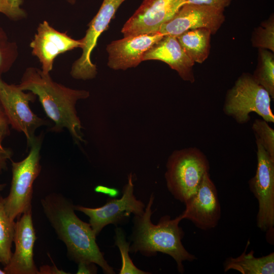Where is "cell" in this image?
<instances>
[{
  "mask_svg": "<svg viewBox=\"0 0 274 274\" xmlns=\"http://www.w3.org/2000/svg\"><path fill=\"white\" fill-rule=\"evenodd\" d=\"M43 212L59 239L65 245L67 255L77 263L92 262L107 274L115 273L100 251L96 235L89 223L79 219L74 205L63 195L51 193L41 200Z\"/></svg>",
  "mask_w": 274,
  "mask_h": 274,
  "instance_id": "1",
  "label": "cell"
},
{
  "mask_svg": "<svg viewBox=\"0 0 274 274\" xmlns=\"http://www.w3.org/2000/svg\"><path fill=\"white\" fill-rule=\"evenodd\" d=\"M18 85L38 97L46 115L54 123L52 131L60 132L65 128L75 143L85 142L76 105L79 100L89 96L88 91L66 87L53 81L50 73L32 66L25 70Z\"/></svg>",
  "mask_w": 274,
  "mask_h": 274,
  "instance_id": "2",
  "label": "cell"
},
{
  "mask_svg": "<svg viewBox=\"0 0 274 274\" xmlns=\"http://www.w3.org/2000/svg\"><path fill=\"white\" fill-rule=\"evenodd\" d=\"M154 195L152 194L144 213L134 216L131 241V253L140 252L145 256H155L158 252L167 254L176 262L180 273L184 272V261L192 262L197 258L184 247L182 239L184 231L179 226L181 215L171 219L169 215L162 216L157 224L151 221L152 206Z\"/></svg>",
  "mask_w": 274,
  "mask_h": 274,
  "instance_id": "3",
  "label": "cell"
},
{
  "mask_svg": "<svg viewBox=\"0 0 274 274\" xmlns=\"http://www.w3.org/2000/svg\"><path fill=\"white\" fill-rule=\"evenodd\" d=\"M165 179L174 197L185 203L197 191L204 175L209 173L206 156L199 149L190 147L174 151L166 164Z\"/></svg>",
  "mask_w": 274,
  "mask_h": 274,
  "instance_id": "4",
  "label": "cell"
},
{
  "mask_svg": "<svg viewBox=\"0 0 274 274\" xmlns=\"http://www.w3.org/2000/svg\"><path fill=\"white\" fill-rule=\"evenodd\" d=\"M43 139L42 133L36 135L29 145V151L24 159L18 162L11 160L12 178L4 204L8 216L13 221L31 209L33 184L41 169L40 161Z\"/></svg>",
  "mask_w": 274,
  "mask_h": 274,
  "instance_id": "5",
  "label": "cell"
},
{
  "mask_svg": "<svg viewBox=\"0 0 274 274\" xmlns=\"http://www.w3.org/2000/svg\"><path fill=\"white\" fill-rule=\"evenodd\" d=\"M271 97L254 79L252 75L243 73L226 93L223 110L239 124H245L254 112L267 122H274L270 108Z\"/></svg>",
  "mask_w": 274,
  "mask_h": 274,
  "instance_id": "6",
  "label": "cell"
},
{
  "mask_svg": "<svg viewBox=\"0 0 274 274\" xmlns=\"http://www.w3.org/2000/svg\"><path fill=\"white\" fill-rule=\"evenodd\" d=\"M257 164L255 176L248 182L249 188L258 202L257 227L266 232L267 239L273 243L274 159L256 141Z\"/></svg>",
  "mask_w": 274,
  "mask_h": 274,
  "instance_id": "7",
  "label": "cell"
},
{
  "mask_svg": "<svg viewBox=\"0 0 274 274\" xmlns=\"http://www.w3.org/2000/svg\"><path fill=\"white\" fill-rule=\"evenodd\" d=\"M18 85L8 84L0 77V102L12 129L22 132L28 147L36 137L37 129L50 122L35 114L29 106L37 96L25 92Z\"/></svg>",
  "mask_w": 274,
  "mask_h": 274,
  "instance_id": "8",
  "label": "cell"
},
{
  "mask_svg": "<svg viewBox=\"0 0 274 274\" xmlns=\"http://www.w3.org/2000/svg\"><path fill=\"white\" fill-rule=\"evenodd\" d=\"M122 196L119 199L108 200L104 206L91 208L80 205L75 206V210L81 212L89 218V224L96 236L106 226L117 225L127 220L130 215H142L145 206L134 194L132 175L128 176L127 182L123 187Z\"/></svg>",
  "mask_w": 274,
  "mask_h": 274,
  "instance_id": "9",
  "label": "cell"
},
{
  "mask_svg": "<svg viewBox=\"0 0 274 274\" xmlns=\"http://www.w3.org/2000/svg\"><path fill=\"white\" fill-rule=\"evenodd\" d=\"M125 1L103 0L98 12L88 24L85 36L81 39L82 53L73 63L70 72L73 78L87 80L96 76V65L91 60L92 52L97 45L98 38L108 27L118 9Z\"/></svg>",
  "mask_w": 274,
  "mask_h": 274,
  "instance_id": "10",
  "label": "cell"
},
{
  "mask_svg": "<svg viewBox=\"0 0 274 274\" xmlns=\"http://www.w3.org/2000/svg\"><path fill=\"white\" fill-rule=\"evenodd\" d=\"M185 0H144L123 25L124 37L157 32L184 5Z\"/></svg>",
  "mask_w": 274,
  "mask_h": 274,
  "instance_id": "11",
  "label": "cell"
},
{
  "mask_svg": "<svg viewBox=\"0 0 274 274\" xmlns=\"http://www.w3.org/2000/svg\"><path fill=\"white\" fill-rule=\"evenodd\" d=\"M215 185L209 173H206L196 191L184 204L180 215L198 228L208 230L216 227L221 218V206Z\"/></svg>",
  "mask_w": 274,
  "mask_h": 274,
  "instance_id": "12",
  "label": "cell"
},
{
  "mask_svg": "<svg viewBox=\"0 0 274 274\" xmlns=\"http://www.w3.org/2000/svg\"><path fill=\"white\" fill-rule=\"evenodd\" d=\"M225 21L224 11L200 5L185 4L169 21L160 27L163 36L177 37L192 29L206 28L215 35Z\"/></svg>",
  "mask_w": 274,
  "mask_h": 274,
  "instance_id": "13",
  "label": "cell"
},
{
  "mask_svg": "<svg viewBox=\"0 0 274 274\" xmlns=\"http://www.w3.org/2000/svg\"><path fill=\"white\" fill-rule=\"evenodd\" d=\"M82 45L81 39L75 40L68 35L67 31L56 30L46 20L39 24L30 43L31 53L38 58L41 70L45 74L52 71L57 56L77 48H81Z\"/></svg>",
  "mask_w": 274,
  "mask_h": 274,
  "instance_id": "14",
  "label": "cell"
},
{
  "mask_svg": "<svg viewBox=\"0 0 274 274\" xmlns=\"http://www.w3.org/2000/svg\"><path fill=\"white\" fill-rule=\"evenodd\" d=\"M36 240L31 209L24 212L15 222L13 242L15 251L4 270L6 274H39L33 260Z\"/></svg>",
  "mask_w": 274,
  "mask_h": 274,
  "instance_id": "15",
  "label": "cell"
},
{
  "mask_svg": "<svg viewBox=\"0 0 274 274\" xmlns=\"http://www.w3.org/2000/svg\"><path fill=\"white\" fill-rule=\"evenodd\" d=\"M159 32L129 36L114 41L107 45L108 66L114 70L136 67L145 53L163 37Z\"/></svg>",
  "mask_w": 274,
  "mask_h": 274,
  "instance_id": "16",
  "label": "cell"
},
{
  "mask_svg": "<svg viewBox=\"0 0 274 274\" xmlns=\"http://www.w3.org/2000/svg\"><path fill=\"white\" fill-rule=\"evenodd\" d=\"M157 60L167 63L184 81L193 83L194 62L188 56L177 37L164 36L144 54L143 60Z\"/></svg>",
  "mask_w": 274,
  "mask_h": 274,
  "instance_id": "17",
  "label": "cell"
},
{
  "mask_svg": "<svg viewBox=\"0 0 274 274\" xmlns=\"http://www.w3.org/2000/svg\"><path fill=\"white\" fill-rule=\"evenodd\" d=\"M249 244L248 241L244 251L241 255L236 258L230 257L225 261L224 271L233 269L242 274H273L274 253L256 257L253 250L246 253Z\"/></svg>",
  "mask_w": 274,
  "mask_h": 274,
  "instance_id": "18",
  "label": "cell"
},
{
  "mask_svg": "<svg viewBox=\"0 0 274 274\" xmlns=\"http://www.w3.org/2000/svg\"><path fill=\"white\" fill-rule=\"evenodd\" d=\"M212 33L208 28L188 30L177 38L188 56L195 63H202L208 57Z\"/></svg>",
  "mask_w": 274,
  "mask_h": 274,
  "instance_id": "19",
  "label": "cell"
},
{
  "mask_svg": "<svg viewBox=\"0 0 274 274\" xmlns=\"http://www.w3.org/2000/svg\"><path fill=\"white\" fill-rule=\"evenodd\" d=\"M258 62L252 75L254 79L274 97V55L272 52L259 49Z\"/></svg>",
  "mask_w": 274,
  "mask_h": 274,
  "instance_id": "20",
  "label": "cell"
},
{
  "mask_svg": "<svg viewBox=\"0 0 274 274\" xmlns=\"http://www.w3.org/2000/svg\"><path fill=\"white\" fill-rule=\"evenodd\" d=\"M15 222L8 216L5 208L4 198L0 194V263L8 264L13 253L12 246Z\"/></svg>",
  "mask_w": 274,
  "mask_h": 274,
  "instance_id": "21",
  "label": "cell"
},
{
  "mask_svg": "<svg viewBox=\"0 0 274 274\" xmlns=\"http://www.w3.org/2000/svg\"><path fill=\"white\" fill-rule=\"evenodd\" d=\"M251 42L254 47L274 51V17L271 15L254 30Z\"/></svg>",
  "mask_w": 274,
  "mask_h": 274,
  "instance_id": "22",
  "label": "cell"
},
{
  "mask_svg": "<svg viewBox=\"0 0 274 274\" xmlns=\"http://www.w3.org/2000/svg\"><path fill=\"white\" fill-rule=\"evenodd\" d=\"M18 56V47L16 43L10 41L0 26V76L8 72Z\"/></svg>",
  "mask_w": 274,
  "mask_h": 274,
  "instance_id": "23",
  "label": "cell"
},
{
  "mask_svg": "<svg viewBox=\"0 0 274 274\" xmlns=\"http://www.w3.org/2000/svg\"><path fill=\"white\" fill-rule=\"evenodd\" d=\"M115 244L120 251L122 266L120 274H148L149 272L145 271L136 267L129 255V243L126 241V236L123 230L117 227L115 229Z\"/></svg>",
  "mask_w": 274,
  "mask_h": 274,
  "instance_id": "24",
  "label": "cell"
},
{
  "mask_svg": "<svg viewBox=\"0 0 274 274\" xmlns=\"http://www.w3.org/2000/svg\"><path fill=\"white\" fill-rule=\"evenodd\" d=\"M252 128L256 141L261 144L271 158L274 159V130L262 119L255 120Z\"/></svg>",
  "mask_w": 274,
  "mask_h": 274,
  "instance_id": "25",
  "label": "cell"
},
{
  "mask_svg": "<svg viewBox=\"0 0 274 274\" xmlns=\"http://www.w3.org/2000/svg\"><path fill=\"white\" fill-rule=\"evenodd\" d=\"M10 124L0 102V175L7 169V162L11 160L13 152L4 146V140L10 134Z\"/></svg>",
  "mask_w": 274,
  "mask_h": 274,
  "instance_id": "26",
  "label": "cell"
},
{
  "mask_svg": "<svg viewBox=\"0 0 274 274\" xmlns=\"http://www.w3.org/2000/svg\"><path fill=\"white\" fill-rule=\"evenodd\" d=\"M23 2V0H0V13L13 21L24 19L27 13L22 8Z\"/></svg>",
  "mask_w": 274,
  "mask_h": 274,
  "instance_id": "27",
  "label": "cell"
},
{
  "mask_svg": "<svg viewBox=\"0 0 274 274\" xmlns=\"http://www.w3.org/2000/svg\"><path fill=\"white\" fill-rule=\"evenodd\" d=\"M233 0H185V4L205 5L224 11Z\"/></svg>",
  "mask_w": 274,
  "mask_h": 274,
  "instance_id": "28",
  "label": "cell"
},
{
  "mask_svg": "<svg viewBox=\"0 0 274 274\" xmlns=\"http://www.w3.org/2000/svg\"><path fill=\"white\" fill-rule=\"evenodd\" d=\"M97 271V268L95 263L92 262H80L78 263L77 273H96Z\"/></svg>",
  "mask_w": 274,
  "mask_h": 274,
  "instance_id": "29",
  "label": "cell"
},
{
  "mask_svg": "<svg viewBox=\"0 0 274 274\" xmlns=\"http://www.w3.org/2000/svg\"><path fill=\"white\" fill-rule=\"evenodd\" d=\"M56 274V273H68L65 271L59 269L55 265L49 266L48 265H43L40 267L39 274Z\"/></svg>",
  "mask_w": 274,
  "mask_h": 274,
  "instance_id": "30",
  "label": "cell"
},
{
  "mask_svg": "<svg viewBox=\"0 0 274 274\" xmlns=\"http://www.w3.org/2000/svg\"><path fill=\"white\" fill-rule=\"evenodd\" d=\"M7 186L6 184H0V191H3L6 186Z\"/></svg>",
  "mask_w": 274,
  "mask_h": 274,
  "instance_id": "31",
  "label": "cell"
},
{
  "mask_svg": "<svg viewBox=\"0 0 274 274\" xmlns=\"http://www.w3.org/2000/svg\"><path fill=\"white\" fill-rule=\"evenodd\" d=\"M65 1L72 5L75 4L77 1V0H65Z\"/></svg>",
  "mask_w": 274,
  "mask_h": 274,
  "instance_id": "32",
  "label": "cell"
},
{
  "mask_svg": "<svg viewBox=\"0 0 274 274\" xmlns=\"http://www.w3.org/2000/svg\"><path fill=\"white\" fill-rule=\"evenodd\" d=\"M0 274H6L5 271L0 268Z\"/></svg>",
  "mask_w": 274,
  "mask_h": 274,
  "instance_id": "33",
  "label": "cell"
}]
</instances>
